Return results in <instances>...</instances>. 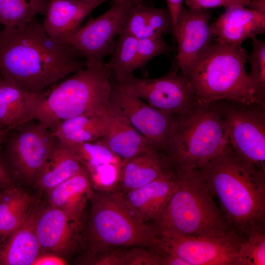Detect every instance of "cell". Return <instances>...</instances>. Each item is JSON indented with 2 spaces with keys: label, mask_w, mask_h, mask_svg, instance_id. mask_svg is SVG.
<instances>
[{
  "label": "cell",
  "mask_w": 265,
  "mask_h": 265,
  "mask_svg": "<svg viewBox=\"0 0 265 265\" xmlns=\"http://www.w3.org/2000/svg\"><path fill=\"white\" fill-rule=\"evenodd\" d=\"M67 146L87 171L104 165H122L123 163L122 159L100 140Z\"/></svg>",
  "instance_id": "f1b7e54d"
},
{
  "label": "cell",
  "mask_w": 265,
  "mask_h": 265,
  "mask_svg": "<svg viewBox=\"0 0 265 265\" xmlns=\"http://www.w3.org/2000/svg\"><path fill=\"white\" fill-rule=\"evenodd\" d=\"M92 187L83 166L77 173L47 191L49 205L66 212L81 229L84 209L93 192Z\"/></svg>",
  "instance_id": "7402d4cb"
},
{
  "label": "cell",
  "mask_w": 265,
  "mask_h": 265,
  "mask_svg": "<svg viewBox=\"0 0 265 265\" xmlns=\"http://www.w3.org/2000/svg\"><path fill=\"white\" fill-rule=\"evenodd\" d=\"M133 4L127 0H113L105 13L90 19L75 33L58 41L69 44L77 51L84 58L86 67L99 65L104 62L105 57L112 53Z\"/></svg>",
  "instance_id": "8fae6325"
},
{
  "label": "cell",
  "mask_w": 265,
  "mask_h": 265,
  "mask_svg": "<svg viewBox=\"0 0 265 265\" xmlns=\"http://www.w3.org/2000/svg\"><path fill=\"white\" fill-rule=\"evenodd\" d=\"M38 94L28 92L11 79L3 77L0 87V130L8 132L32 119Z\"/></svg>",
  "instance_id": "cb8c5ba5"
},
{
  "label": "cell",
  "mask_w": 265,
  "mask_h": 265,
  "mask_svg": "<svg viewBox=\"0 0 265 265\" xmlns=\"http://www.w3.org/2000/svg\"><path fill=\"white\" fill-rule=\"evenodd\" d=\"M5 189H0V199L1 197V196H2V194H3Z\"/></svg>",
  "instance_id": "ee69618b"
},
{
  "label": "cell",
  "mask_w": 265,
  "mask_h": 265,
  "mask_svg": "<svg viewBox=\"0 0 265 265\" xmlns=\"http://www.w3.org/2000/svg\"><path fill=\"white\" fill-rule=\"evenodd\" d=\"M171 166L166 151L152 147L123 161L116 191L125 193L146 185Z\"/></svg>",
  "instance_id": "ffe728a7"
},
{
  "label": "cell",
  "mask_w": 265,
  "mask_h": 265,
  "mask_svg": "<svg viewBox=\"0 0 265 265\" xmlns=\"http://www.w3.org/2000/svg\"><path fill=\"white\" fill-rule=\"evenodd\" d=\"M209 9L183 5L172 34L177 44L175 66L186 75L201 52L214 39Z\"/></svg>",
  "instance_id": "4fadbf2b"
},
{
  "label": "cell",
  "mask_w": 265,
  "mask_h": 265,
  "mask_svg": "<svg viewBox=\"0 0 265 265\" xmlns=\"http://www.w3.org/2000/svg\"><path fill=\"white\" fill-rule=\"evenodd\" d=\"M83 167L73 151L55 139L53 149L34 183L38 187L47 192L77 173Z\"/></svg>",
  "instance_id": "d4e9b609"
},
{
  "label": "cell",
  "mask_w": 265,
  "mask_h": 265,
  "mask_svg": "<svg viewBox=\"0 0 265 265\" xmlns=\"http://www.w3.org/2000/svg\"><path fill=\"white\" fill-rule=\"evenodd\" d=\"M214 39L222 44L241 46L249 38L256 37L265 31V11L252 4L238 6L225 9L211 24Z\"/></svg>",
  "instance_id": "e0dca14e"
},
{
  "label": "cell",
  "mask_w": 265,
  "mask_h": 265,
  "mask_svg": "<svg viewBox=\"0 0 265 265\" xmlns=\"http://www.w3.org/2000/svg\"><path fill=\"white\" fill-rule=\"evenodd\" d=\"M138 38L121 33L117 37L115 47L107 63L112 71L114 82L119 84L133 76L137 69Z\"/></svg>",
  "instance_id": "4316f807"
},
{
  "label": "cell",
  "mask_w": 265,
  "mask_h": 265,
  "mask_svg": "<svg viewBox=\"0 0 265 265\" xmlns=\"http://www.w3.org/2000/svg\"><path fill=\"white\" fill-rule=\"evenodd\" d=\"M133 246L125 250V265H161L162 257L155 249Z\"/></svg>",
  "instance_id": "836d02e7"
},
{
  "label": "cell",
  "mask_w": 265,
  "mask_h": 265,
  "mask_svg": "<svg viewBox=\"0 0 265 265\" xmlns=\"http://www.w3.org/2000/svg\"><path fill=\"white\" fill-rule=\"evenodd\" d=\"M244 240L231 230L199 235L159 237L155 248L176 255L187 265H233Z\"/></svg>",
  "instance_id": "30bf717a"
},
{
  "label": "cell",
  "mask_w": 265,
  "mask_h": 265,
  "mask_svg": "<svg viewBox=\"0 0 265 265\" xmlns=\"http://www.w3.org/2000/svg\"><path fill=\"white\" fill-rule=\"evenodd\" d=\"M85 237L88 254L111 247L154 248L158 233L153 225L133 216L115 193L93 191Z\"/></svg>",
  "instance_id": "52a82bcc"
},
{
  "label": "cell",
  "mask_w": 265,
  "mask_h": 265,
  "mask_svg": "<svg viewBox=\"0 0 265 265\" xmlns=\"http://www.w3.org/2000/svg\"><path fill=\"white\" fill-rule=\"evenodd\" d=\"M7 132H8L0 130V148H1V146L6 136Z\"/></svg>",
  "instance_id": "60d3db41"
},
{
  "label": "cell",
  "mask_w": 265,
  "mask_h": 265,
  "mask_svg": "<svg viewBox=\"0 0 265 265\" xmlns=\"http://www.w3.org/2000/svg\"><path fill=\"white\" fill-rule=\"evenodd\" d=\"M0 148V189H6L13 186L12 177L6 164L2 161V153Z\"/></svg>",
  "instance_id": "f35d334b"
},
{
  "label": "cell",
  "mask_w": 265,
  "mask_h": 265,
  "mask_svg": "<svg viewBox=\"0 0 265 265\" xmlns=\"http://www.w3.org/2000/svg\"><path fill=\"white\" fill-rule=\"evenodd\" d=\"M176 170L178 185L154 222L158 236L199 235L231 230L198 171Z\"/></svg>",
  "instance_id": "8992f818"
},
{
  "label": "cell",
  "mask_w": 265,
  "mask_h": 265,
  "mask_svg": "<svg viewBox=\"0 0 265 265\" xmlns=\"http://www.w3.org/2000/svg\"><path fill=\"white\" fill-rule=\"evenodd\" d=\"M40 208L33 204L21 225L0 244V265H32L41 253L35 231Z\"/></svg>",
  "instance_id": "44dd1931"
},
{
  "label": "cell",
  "mask_w": 265,
  "mask_h": 265,
  "mask_svg": "<svg viewBox=\"0 0 265 265\" xmlns=\"http://www.w3.org/2000/svg\"><path fill=\"white\" fill-rule=\"evenodd\" d=\"M111 100L140 134L154 146L166 151L174 114L158 109L121 91L114 82Z\"/></svg>",
  "instance_id": "5bb4252c"
},
{
  "label": "cell",
  "mask_w": 265,
  "mask_h": 265,
  "mask_svg": "<svg viewBox=\"0 0 265 265\" xmlns=\"http://www.w3.org/2000/svg\"><path fill=\"white\" fill-rule=\"evenodd\" d=\"M110 110L107 131L99 140L123 161L155 147L132 126L111 100Z\"/></svg>",
  "instance_id": "603a6c76"
},
{
  "label": "cell",
  "mask_w": 265,
  "mask_h": 265,
  "mask_svg": "<svg viewBox=\"0 0 265 265\" xmlns=\"http://www.w3.org/2000/svg\"><path fill=\"white\" fill-rule=\"evenodd\" d=\"M148 7V5L142 3L133 4L127 14L122 32L138 39L154 34L155 33L150 30L147 26Z\"/></svg>",
  "instance_id": "d6a6232c"
},
{
  "label": "cell",
  "mask_w": 265,
  "mask_h": 265,
  "mask_svg": "<svg viewBox=\"0 0 265 265\" xmlns=\"http://www.w3.org/2000/svg\"><path fill=\"white\" fill-rule=\"evenodd\" d=\"M111 119L108 106L63 120L49 129L54 138L67 145L96 141L106 133Z\"/></svg>",
  "instance_id": "d6986e66"
},
{
  "label": "cell",
  "mask_w": 265,
  "mask_h": 265,
  "mask_svg": "<svg viewBox=\"0 0 265 265\" xmlns=\"http://www.w3.org/2000/svg\"><path fill=\"white\" fill-rule=\"evenodd\" d=\"M247 56L241 46L226 45L213 40L184 75L198 101L205 104L224 100L258 103L245 70Z\"/></svg>",
  "instance_id": "5b68a950"
},
{
  "label": "cell",
  "mask_w": 265,
  "mask_h": 265,
  "mask_svg": "<svg viewBox=\"0 0 265 265\" xmlns=\"http://www.w3.org/2000/svg\"><path fill=\"white\" fill-rule=\"evenodd\" d=\"M114 79L107 62L85 67L38 94L32 119L48 129L85 112L109 106Z\"/></svg>",
  "instance_id": "277c9868"
},
{
  "label": "cell",
  "mask_w": 265,
  "mask_h": 265,
  "mask_svg": "<svg viewBox=\"0 0 265 265\" xmlns=\"http://www.w3.org/2000/svg\"><path fill=\"white\" fill-rule=\"evenodd\" d=\"M213 104L226 126L231 147L265 171V105L227 100Z\"/></svg>",
  "instance_id": "ba28073f"
},
{
  "label": "cell",
  "mask_w": 265,
  "mask_h": 265,
  "mask_svg": "<svg viewBox=\"0 0 265 265\" xmlns=\"http://www.w3.org/2000/svg\"><path fill=\"white\" fill-rule=\"evenodd\" d=\"M54 142L49 129L34 119L8 131L1 150L12 177L34 182Z\"/></svg>",
  "instance_id": "9c48e42d"
},
{
  "label": "cell",
  "mask_w": 265,
  "mask_h": 265,
  "mask_svg": "<svg viewBox=\"0 0 265 265\" xmlns=\"http://www.w3.org/2000/svg\"><path fill=\"white\" fill-rule=\"evenodd\" d=\"M163 33L158 31L146 37L138 39L137 47V68H143L153 58L161 54H167L171 51L164 41Z\"/></svg>",
  "instance_id": "1f68e13d"
},
{
  "label": "cell",
  "mask_w": 265,
  "mask_h": 265,
  "mask_svg": "<svg viewBox=\"0 0 265 265\" xmlns=\"http://www.w3.org/2000/svg\"><path fill=\"white\" fill-rule=\"evenodd\" d=\"M48 0H0V23L4 27H20L45 15Z\"/></svg>",
  "instance_id": "83f0119b"
},
{
  "label": "cell",
  "mask_w": 265,
  "mask_h": 265,
  "mask_svg": "<svg viewBox=\"0 0 265 265\" xmlns=\"http://www.w3.org/2000/svg\"><path fill=\"white\" fill-rule=\"evenodd\" d=\"M125 252L120 247H111L88 254L87 263L95 265H125Z\"/></svg>",
  "instance_id": "d590c367"
},
{
  "label": "cell",
  "mask_w": 265,
  "mask_h": 265,
  "mask_svg": "<svg viewBox=\"0 0 265 265\" xmlns=\"http://www.w3.org/2000/svg\"><path fill=\"white\" fill-rule=\"evenodd\" d=\"M166 0L167 4V8L168 9L172 17L174 29L177 21L181 9L183 5V2L184 0Z\"/></svg>",
  "instance_id": "ab89813d"
},
{
  "label": "cell",
  "mask_w": 265,
  "mask_h": 265,
  "mask_svg": "<svg viewBox=\"0 0 265 265\" xmlns=\"http://www.w3.org/2000/svg\"><path fill=\"white\" fill-rule=\"evenodd\" d=\"M252 50L247 56L251 69L248 79L256 101L265 105V42L252 38Z\"/></svg>",
  "instance_id": "f546056e"
},
{
  "label": "cell",
  "mask_w": 265,
  "mask_h": 265,
  "mask_svg": "<svg viewBox=\"0 0 265 265\" xmlns=\"http://www.w3.org/2000/svg\"><path fill=\"white\" fill-rule=\"evenodd\" d=\"M33 204L21 188L13 186L4 190L0 199V244L21 225Z\"/></svg>",
  "instance_id": "484cf974"
},
{
  "label": "cell",
  "mask_w": 265,
  "mask_h": 265,
  "mask_svg": "<svg viewBox=\"0 0 265 265\" xmlns=\"http://www.w3.org/2000/svg\"><path fill=\"white\" fill-rule=\"evenodd\" d=\"M252 0H185L190 8L209 9L222 7L225 9L238 6H249Z\"/></svg>",
  "instance_id": "8d00e7d4"
},
{
  "label": "cell",
  "mask_w": 265,
  "mask_h": 265,
  "mask_svg": "<svg viewBox=\"0 0 265 265\" xmlns=\"http://www.w3.org/2000/svg\"><path fill=\"white\" fill-rule=\"evenodd\" d=\"M107 0H48V6L42 23L47 34L59 40L77 31L84 20Z\"/></svg>",
  "instance_id": "ac0fdd59"
},
{
  "label": "cell",
  "mask_w": 265,
  "mask_h": 265,
  "mask_svg": "<svg viewBox=\"0 0 265 265\" xmlns=\"http://www.w3.org/2000/svg\"><path fill=\"white\" fill-rule=\"evenodd\" d=\"M230 145L228 130L213 103L197 102L174 115L166 152L176 169L197 170Z\"/></svg>",
  "instance_id": "3957f363"
},
{
  "label": "cell",
  "mask_w": 265,
  "mask_h": 265,
  "mask_svg": "<svg viewBox=\"0 0 265 265\" xmlns=\"http://www.w3.org/2000/svg\"><path fill=\"white\" fill-rule=\"evenodd\" d=\"M0 31H1V30H0Z\"/></svg>",
  "instance_id": "f6af8a7d"
},
{
  "label": "cell",
  "mask_w": 265,
  "mask_h": 265,
  "mask_svg": "<svg viewBox=\"0 0 265 265\" xmlns=\"http://www.w3.org/2000/svg\"><path fill=\"white\" fill-rule=\"evenodd\" d=\"M3 77L0 74V87L3 81Z\"/></svg>",
  "instance_id": "7bdbcfd3"
},
{
  "label": "cell",
  "mask_w": 265,
  "mask_h": 265,
  "mask_svg": "<svg viewBox=\"0 0 265 265\" xmlns=\"http://www.w3.org/2000/svg\"><path fill=\"white\" fill-rule=\"evenodd\" d=\"M265 265V232L250 234L241 243L233 265Z\"/></svg>",
  "instance_id": "4dcf8cb0"
},
{
  "label": "cell",
  "mask_w": 265,
  "mask_h": 265,
  "mask_svg": "<svg viewBox=\"0 0 265 265\" xmlns=\"http://www.w3.org/2000/svg\"><path fill=\"white\" fill-rule=\"evenodd\" d=\"M67 263L63 256L50 252H41L32 265H66Z\"/></svg>",
  "instance_id": "74e56055"
},
{
  "label": "cell",
  "mask_w": 265,
  "mask_h": 265,
  "mask_svg": "<svg viewBox=\"0 0 265 265\" xmlns=\"http://www.w3.org/2000/svg\"><path fill=\"white\" fill-rule=\"evenodd\" d=\"M147 26L153 33H172L173 24L172 17L167 8L148 7Z\"/></svg>",
  "instance_id": "e575fe53"
},
{
  "label": "cell",
  "mask_w": 265,
  "mask_h": 265,
  "mask_svg": "<svg viewBox=\"0 0 265 265\" xmlns=\"http://www.w3.org/2000/svg\"><path fill=\"white\" fill-rule=\"evenodd\" d=\"M114 84L121 91L174 115L187 110L199 102L188 80L178 72L175 66L160 78L142 79L133 75L121 83Z\"/></svg>",
  "instance_id": "7c38bea8"
},
{
  "label": "cell",
  "mask_w": 265,
  "mask_h": 265,
  "mask_svg": "<svg viewBox=\"0 0 265 265\" xmlns=\"http://www.w3.org/2000/svg\"><path fill=\"white\" fill-rule=\"evenodd\" d=\"M179 182L173 166L150 183L125 193L114 192L127 210L139 220L155 222L160 215Z\"/></svg>",
  "instance_id": "9a60e30c"
},
{
  "label": "cell",
  "mask_w": 265,
  "mask_h": 265,
  "mask_svg": "<svg viewBox=\"0 0 265 265\" xmlns=\"http://www.w3.org/2000/svg\"><path fill=\"white\" fill-rule=\"evenodd\" d=\"M81 229L63 210L50 205L40 208L35 222V231L41 252L63 256L76 247Z\"/></svg>",
  "instance_id": "2e32d148"
},
{
  "label": "cell",
  "mask_w": 265,
  "mask_h": 265,
  "mask_svg": "<svg viewBox=\"0 0 265 265\" xmlns=\"http://www.w3.org/2000/svg\"><path fill=\"white\" fill-rule=\"evenodd\" d=\"M230 229L245 239L265 231V171L237 155L231 146L197 170Z\"/></svg>",
  "instance_id": "7a4b0ae2"
},
{
  "label": "cell",
  "mask_w": 265,
  "mask_h": 265,
  "mask_svg": "<svg viewBox=\"0 0 265 265\" xmlns=\"http://www.w3.org/2000/svg\"><path fill=\"white\" fill-rule=\"evenodd\" d=\"M132 3H142L147 4L148 2L152 1V0H127Z\"/></svg>",
  "instance_id": "b9f144b4"
},
{
  "label": "cell",
  "mask_w": 265,
  "mask_h": 265,
  "mask_svg": "<svg viewBox=\"0 0 265 265\" xmlns=\"http://www.w3.org/2000/svg\"><path fill=\"white\" fill-rule=\"evenodd\" d=\"M69 44L50 37L37 19L0 33V74L32 93L39 94L86 67Z\"/></svg>",
  "instance_id": "6da1fadb"
}]
</instances>
